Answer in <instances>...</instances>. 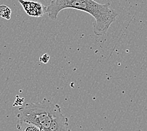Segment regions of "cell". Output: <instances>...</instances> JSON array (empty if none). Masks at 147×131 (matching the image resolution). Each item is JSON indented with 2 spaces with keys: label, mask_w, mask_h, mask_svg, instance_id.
I'll return each instance as SVG.
<instances>
[{
  "label": "cell",
  "mask_w": 147,
  "mask_h": 131,
  "mask_svg": "<svg viewBox=\"0 0 147 131\" xmlns=\"http://www.w3.org/2000/svg\"><path fill=\"white\" fill-rule=\"evenodd\" d=\"M68 8L80 10L91 15L95 20L93 30L97 36L106 34L118 15L109 3L101 4L94 0H52L46 6V13L50 19L56 20L60 12Z\"/></svg>",
  "instance_id": "obj_1"
},
{
  "label": "cell",
  "mask_w": 147,
  "mask_h": 131,
  "mask_svg": "<svg viewBox=\"0 0 147 131\" xmlns=\"http://www.w3.org/2000/svg\"><path fill=\"white\" fill-rule=\"evenodd\" d=\"M61 108L58 104L43 98L41 102L27 103L18 110V119L26 121L39 126L46 131L57 110Z\"/></svg>",
  "instance_id": "obj_2"
},
{
  "label": "cell",
  "mask_w": 147,
  "mask_h": 131,
  "mask_svg": "<svg viewBox=\"0 0 147 131\" xmlns=\"http://www.w3.org/2000/svg\"><path fill=\"white\" fill-rule=\"evenodd\" d=\"M25 12L32 17H41L46 13V6L41 3L28 0H18Z\"/></svg>",
  "instance_id": "obj_3"
},
{
  "label": "cell",
  "mask_w": 147,
  "mask_h": 131,
  "mask_svg": "<svg viewBox=\"0 0 147 131\" xmlns=\"http://www.w3.org/2000/svg\"><path fill=\"white\" fill-rule=\"evenodd\" d=\"M46 131H71L69 119L62 113L61 108L56 112L48 129Z\"/></svg>",
  "instance_id": "obj_4"
},
{
  "label": "cell",
  "mask_w": 147,
  "mask_h": 131,
  "mask_svg": "<svg viewBox=\"0 0 147 131\" xmlns=\"http://www.w3.org/2000/svg\"><path fill=\"white\" fill-rule=\"evenodd\" d=\"M16 129L17 131H44L39 126L26 121L18 119Z\"/></svg>",
  "instance_id": "obj_5"
},
{
  "label": "cell",
  "mask_w": 147,
  "mask_h": 131,
  "mask_svg": "<svg viewBox=\"0 0 147 131\" xmlns=\"http://www.w3.org/2000/svg\"><path fill=\"white\" fill-rule=\"evenodd\" d=\"M11 10L5 5H0V16L7 20L11 19Z\"/></svg>",
  "instance_id": "obj_6"
},
{
  "label": "cell",
  "mask_w": 147,
  "mask_h": 131,
  "mask_svg": "<svg viewBox=\"0 0 147 131\" xmlns=\"http://www.w3.org/2000/svg\"><path fill=\"white\" fill-rule=\"evenodd\" d=\"M40 61L43 64H47L50 60V56L48 54H43L40 58L39 59Z\"/></svg>",
  "instance_id": "obj_7"
}]
</instances>
